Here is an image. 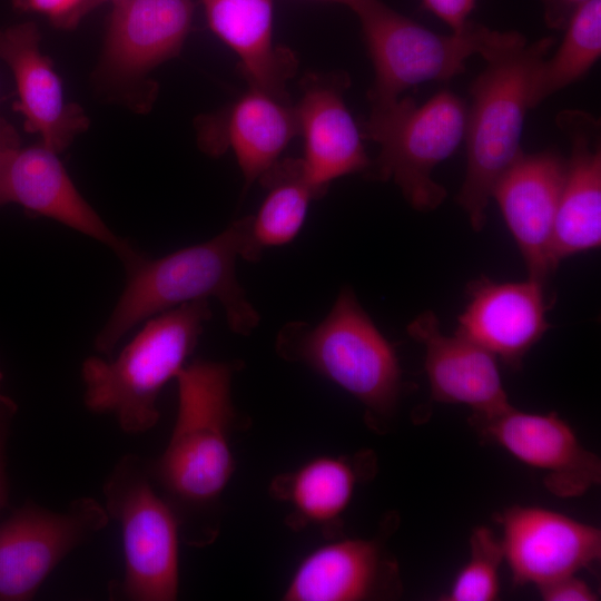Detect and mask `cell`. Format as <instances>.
<instances>
[{"label":"cell","mask_w":601,"mask_h":601,"mask_svg":"<svg viewBox=\"0 0 601 601\" xmlns=\"http://www.w3.org/2000/svg\"><path fill=\"white\" fill-rule=\"evenodd\" d=\"M252 216L233 221L214 238L160 258L137 255L125 264L126 287L109 319L97 335V351L108 353L138 323L179 305L216 298L229 328L248 335L259 315L236 277V260L256 262Z\"/></svg>","instance_id":"obj_1"},{"label":"cell","mask_w":601,"mask_h":601,"mask_svg":"<svg viewBox=\"0 0 601 601\" xmlns=\"http://www.w3.org/2000/svg\"><path fill=\"white\" fill-rule=\"evenodd\" d=\"M237 364L196 361L177 375L178 413L162 455L147 469L177 514L210 508L235 469L231 378Z\"/></svg>","instance_id":"obj_2"},{"label":"cell","mask_w":601,"mask_h":601,"mask_svg":"<svg viewBox=\"0 0 601 601\" xmlns=\"http://www.w3.org/2000/svg\"><path fill=\"white\" fill-rule=\"evenodd\" d=\"M346 6L359 19L373 63L371 112L388 109L411 87L456 77L474 55L489 61L526 43L516 31L502 32L470 21L460 31L440 35L380 0H349Z\"/></svg>","instance_id":"obj_3"},{"label":"cell","mask_w":601,"mask_h":601,"mask_svg":"<svg viewBox=\"0 0 601 601\" xmlns=\"http://www.w3.org/2000/svg\"><path fill=\"white\" fill-rule=\"evenodd\" d=\"M276 351L349 393L373 423L394 414L403 388L397 354L349 287L339 292L319 324L284 325L276 338Z\"/></svg>","instance_id":"obj_4"},{"label":"cell","mask_w":601,"mask_h":601,"mask_svg":"<svg viewBox=\"0 0 601 601\" xmlns=\"http://www.w3.org/2000/svg\"><path fill=\"white\" fill-rule=\"evenodd\" d=\"M210 316L207 299L179 305L150 318L116 358H87L81 374L88 408L112 413L128 433L151 428L162 387L185 367Z\"/></svg>","instance_id":"obj_5"},{"label":"cell","mask_w":601,"mask_h":601,"mask_svg":"<svg viewBox=\"0 0 601 601\" xmlns=\"http://www.w3.org/2000/svg\"><path fill=\"white\" fill-rule=\"evenodd\" d=\"M553 43L546 37L505 51L486 61L471 83L464 136L466 170L456 201L476 231L484 227L496 181L523 150L520 142L530 109V79Z\"/></svg>","instance_id":"obj_6"},{"label":"cell","mask_w":601,"mask_h":601,"mask_svg":"<svg viewBox=\"0 0 601 601\" xmlns=\"http://www.w3.org/2000/svg\"><path fill=\"white\" fill-rule=\"evenodd\" d=\"M466 117V104L450 90L422 105L403 97L388 109L371 112L361 132L380 145V152L365 173L372 179L393 180L414 209H436L446 190L432 173L463 141Z\"/></svg>","instance_id":"obj_7"},{"label":"cell","mask_w":601,"mask_h":601,"mask_svg":"<svg viewBox=\"0 0 601 601\" xmlns=\"http://www.w3.org/2000/svg\"><path fill=\"white\" fill-rule=\"evenodd\" d=\"M107 512L121 528L125 579L121 595L134 601H171L179 587L178 530L173 505L159 495L147 464L127 455L105 485Z\"/></svg>","instance_id":"obj_8"},{"label":"cell","mask_w":601,"mask_h":601,"mask_svg":"<svg viewBox=\"0 0 601 601\" xmlns=\"http://www.w3.org/2000/svg\"><path fill=\"white\" fill-rule=\"evenodd\" d=\"M108 513L90 497L63 513L26 505L0 525V601L31 599L56 565L106 526Z\"/></svg>","instance_id":"obj_9"},{"label":"cell","mask_w":601,"mask_h":601,"mask_svg":"<svg viewBox=\"0 0 601 601\" xmlns=\"http://www.w3.org/2000/svg\"><path fill=\"white\" fill-rule=\"evenodd\" d=\"M470 421L484 441L543 472L545 487L556 496H581L601 481L600 457L554 412L529 413L511 405L492 415L472 414Z\"/></svg>","instance_id":"obj_10"},{"label":"cell","mask_w":601,"mask_h":601,"mask_svg":"<svg viewBox=\"0 0 601 601\" xmlns=\"http://www.w3.org/2000/svg\"><path fill=\"white\" fill-rule=\"evenodd\" d=\"M504 561L515 585L536 588L577 574L601 556L597 526L541 506L513 505L496 515Z\"/></svg>","instance_id":"obj_11"},{"label":"cell","mask_w":601,"mask_h":601,"mask_svg":"<svg viewBox=\"0 0 601 601\" xmlns=\"http://www.w3.org/2000/svg\"><path fill=\"white\" fill-rule=\"evenodd\" d=\"M16 203L109 246L126 264L137 252L116 236L80 195L58 152L41 142L7 151L0 158V207Z\"/></svg>","instance_id":"obj_12"},{"label":"cell","mask_w":601,"mask_h":601,"mask_svg":"<svg viewBox=\"0 0 601 601\" xmlns=\"http://www.w3.org/2000/svg\"><path fill=\"white\" fill-rule=\"evenodd\" d=\"M566 160L552 150H523L496 181L492 198L522 255L529 278L545 283L554 270L550 244Z\"/></svg>","instance_id":"obj_13"},{"label":"cell","mask_w":601,"mask_h":601,"mask_svg":"<svg viewBox=\"0 0 601 601\" xmlns=\"http://www.w3.org/2000/svg\"><path fill=\"white\" fill-rule=\"evenodd\" d=\"M543 283L495 282L485 276L467 286V303L459 316L455 334L483 347L512 368L522 365L528 352L551 325L550 304Z\"/></svg>","instance_id":"obj_14"},{"label":"cell","mask_w":601,"mask_h":601,"mask_svg":"<svg viewBox=\"0 0 601 601\" xmlns=\"http://www.w3.org/2000/svg\"><path fill=\"white\" fill-rule=\"evenodd\" d=\"M348 83L343 73L307 75L295 106L298 135L304 140L300 160L308 181L322 195L334 179L366 171L371 164L361 128L344 101Z\"/></svg>","instance_id":"obj_15"},{"label":"cell","mask_w":601,"mask_h":601,"mask_svg":"<svg viewBox=\"0 0 601 601\" xmlns=\"http://www.w3.org/2000/svg\"><path fill=\"white\" fill-rule=\"evenodd\" d=\"M108 21L101 73L110 82L138 83L177 56L190 30L191 0H116Z\"/></svg>","instance_id":"obj_16"},{"label":"cell","mask_w":601,"mask_h":601,"mask_svg":"<svg viewBox=\"0 0 601 601\" xmlns=\"http://www.w3.org/2000/svg\"><path fill=\"white\" fill-rule=\"evenodd\" d=\"M398 566L378 539H344L309 552L283 594L286 601H363L395 597Z\"/></svg>","instance_id":"obj_17"},{"label":"cell","mask_w":601,"mask_h":601,"mask_svg":"<svg viewBox=\"0 0 601 601\" xmlns=\"http://www.w3.org/2000/svg\"><path fill=\"white\" fill-rule=\"evenodd\" d=\"M556 124L570 141V157L550 244L553 269L601 244L600 121L582 110H563Z\"/></svg>","instance_id":"obj_18"},{"label":"cell","mask_w":601,"mask_h":601,"mask_svg":"<svg viewBox=\"0 0 601 601\" xmlns=\"http://www.w3.org/2000/svg\"><path fill=\"white\" fill-rule=\"evenodd\" d=\"M0 58L11 69L18 90L14 108L24 118L27 131L60 152L89 126L77 105L66 101L62 85L50 59L40 50L36 23L24 22L0 30Z\"/></svg>","instance_id":"obj_19"},{"label":"cell","mask_w":601,"mask_h":601,"mask_svg":"<svg viewBox=\"0 0 601 601\" xmlns=\"http://www.w3.org/2000/svg\"><path fill=\"white\" fill-rule=\"evenodd\" d=\"M407 333L425 348L424 368L435 402L463 404L486 416L509 406L496 358L461 335H445L432 311L413 319Z\"/></svg>","instance_id":"obj_20"},{"label":"cell","mask_w":601,"mask_h":601,"mask_svg":"<svg viewBox=\"0 0 601 601\" xmlns=\"http://www.w3.org/2000/svg\"><path fill=\"white\" fill-rule=\"evenodd\" d=\"M296 135L295 106L288 97L249 87L220 118L206 121L200 141L214 155L231 148L247 188L279 160Z\"/></svg>","instance_id":"obj_21"},{"label":"cell","mask_w":601,"mask_h":601,"mask_svg":"<svg viewBox=\"0 0 601 601\" xmlns=\"http://www.w3.org/2000/svg\"><path fill=\"white\" fill-rule=\"evenodd\" d=\"M211 31L239 58L249 87L287 97L297 60L273 42V0H201Z\"/></svg>","instance_id":"obj_22"},{"label":"cell","mask_w":601,"mask_h":601,"mask_svg":"<svg viewBox=\"0 0 601 601\" xmlns=\"http://www.w3.org/2000/svg\"><path fill=\"white\" fill-rule=\"evenodd\" d=\"M374 466L372 452L355 456L322 455L276 476L270 492L290 506L292 528L315 525L332 531L341 526V516L348 508L356 485L374 472Z\"/></svg>","instance_id":"obj_23"},{"label":"cell","mask_w":601,"mask_h":601,"mask_svg":"<svg viewBox=\"0 0 601 601\" xmlns=\"http://www.w3.org/2000/svg\"><path fill=\"white\" fill-rule=\"evenodd\" d=\"M267 195L252 217L250 231L258 257L264 248L293 240L302 228L309 204L322 195L307 179L299 159L278 160L259 179Z\"/></svg>","instance_id":"obj_24"},{"label":"cell","mask_w":601,"mask_h":601,"mask_svg":"<svg viewBox=\"0 0 601 601\" xmlns=\"http://www.w3.org/2000/svg\"><path fill=\"white\" fill-rule=\"evenodd\" d=\"M563 40L552 56L533 69L529 86V107L584 77L601 53V0L579 6L564 27Z\"/></svg>","instance_id":"obj_25"},{"label":"cell","mask_w":601,"mask_h":601,"mask_svg":"<svg viewBox=\"0 0 601 601\" xmlns=\"http://www.w3.org/2000/svg\"><path fill=\"white\" fill-rule=\"evenodd\" d=\"M470 555L456 574L445 601H493L500 593V568L504 562L501 538L485 525L470 535Z\"/></svg>","instance_id":"obj_26"},{"label":"cell","mask_w":601,"mask_h":601,"mask_svg":"<svg viewBox=\"0 0 601 601\" xmlns=\"http://www.w3.org/2000/svg\"><path fill=\"white\" fill-rule=\"evenodd\" d=\"M20 11L40 13L56 27L73 29L85 18L86 0H11Z\"/></svg>","instance_id":"obj_27"},{"label":"cell","mask_w":601,"mask_h":601,"mask_svg":"<svg viewBox=\"0 0 601 601\" xmlns=\"http://www.w3.org/2000/svg\"><path fill=\"white\" fill-rule=\"evenodd\" d=\"M538 591L544 601H595L599 599L590 585L577 574L542 584L538 587Z\"/></svg>","instance_id":"obj_28"},{"label":"cell","mask_w":601,"mask_h":601,"mask_svg":"<svg viewBox=\"0 0 601 601\" xmlns=\"http://www.w3.org/2000/svg\"><path fill=\"white\" fill-rule=\"evenodd\" d=\"M477 0H422L423 6L446 23L452 31L462 30Z\"/></svg>","instance_id":"obj_29"},{"label":"cell","mask_w":601,"mask_h":601,"mask_svg":"<svg viewBox=\"0 0 601 601\" xmlns=\"http://www.w3.org/2000/svg\"><path fill=\"white\" fill-rule=\"evenodd\" d=\"M554 6L551 8L550 23L552 27H565L572 12L588 0H552Z\"/></svg>","instance_id":"obj_30"},{"label":"cell","mask_w":601,"mask_h":601,"mask_svg":"<svg viewBox=\"0 0 601 601\" xmlns=\"http://www.w3.org/2000/svg\"><path fill=\"white\" fill-rule=\"evenodd\" d=\"M18 146H20V139L17 130L6 119L0 118V158Z\"/></svg>","instance_id":"obj_31"},{"label":"cell","mask_w":601,"mask_h":601,"mask_svg":"<svg viewBox=\"0 0 601 601\" xmlns=\"http://www.w3.org/2000/svg\"><path fill=\"white\" fill-rule=\"evenodd\" d=\"M7 502V487L3 471V430L0 425V510Z\"/></svg>","instance_id":"obj_32"},{"label":"cell","mask_w":601,"mask_h":601,"mask_svg":"<svg viewBox=\"0 0 601 601\" xmlns=\"http://www.w3.org/2000/svg\"><path fill=\"white\" fill-rule=\"evenodd\" d=\"M114 2L116 0H86L85 2V14L87 16L91 10L105 2Z\"/></svg>","instance_id":"obj_33"},{"label":"cell","mask_w":601,"mask_h":601,"mask_svg":"<svg viewBox=\"0 0 601 601\" xmlns=\"http://www.w3.org/2000/svg\"><path fill=\"white\" fill-rule=\"evenodd\" d=\"M0 381H1V373H0ZM0 407L12 408L13 404L11 401L7 400L4 396L0 394Z\"/></svg>","instance_id":"obj_34"},{"label":"cell","mask_w":601,"mask_h":601,"mask_svg":"<svg viewBox=\"0 0 601 601\" xmlns=\"http://www.w3.org/2000/svg\"><path fill=\"white\" fill-rule=\"evenodd\" d=\"M331 1H337V2H341V3L347 4V2H348L349 0H331Z\"/></svg>","instance_id":"obj_35"}]
</instances>
